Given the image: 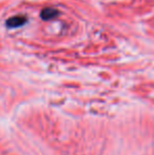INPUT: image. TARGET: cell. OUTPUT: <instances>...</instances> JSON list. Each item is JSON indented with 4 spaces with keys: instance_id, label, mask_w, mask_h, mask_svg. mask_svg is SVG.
Segmentation results:
<instances>
[{
    "instance_id": "cell-1",
    "label": "cell",
    "mask_w": 154,
    "mask_h": 155,
    "mask_svg": "<svg viewBox=\"0 0 154 155\" xmlns=\"http://www.w3.org/2000/svg\"><path fill=\"white\" fill-rule=\"evenodd\" d=\"M25 22H27V18L25 16H15L6 21V25L8 28H17V27H21Z\"/></svg>"
},
{
    "instance_id": "cell-2",
    "label": "cell",
    "mask_w": 154,
    "mask_h": 155,
    "mask_svg": "<svg viewBox=\"0 0 154 155\" xmlns=\"http://www.w3.org/2000/svg\"><path fill=\"white\" fill-rule=\"evenodd\" d=\"M58 15V12L55 8H44V10L41 12V18L44 19V20H50V19L55 18Z\"/></svg>"
}]
</instances>
